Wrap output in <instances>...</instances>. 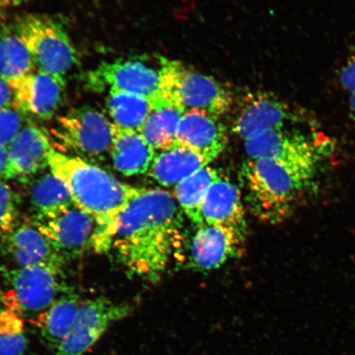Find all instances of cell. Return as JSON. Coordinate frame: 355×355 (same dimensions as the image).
<instances>
[{"label": "cell", "mask_w": 355, "mask_h": 355, "mask_svg": "<svg viewBox=\"0 0 355 355\" xmlns=\"http://www.w3.org/2000/svg\"><path fill=\"white\" fill-rule=\"evenodd\" d=\"M159 96L184 111H203L220 117L234 104L232 93L215 78L164 58Z\"/></svg>", "instance_id": "cell-5"}, {"label": "cell", "mask_w": 355, "mask_h": 355, "mask_svg": "<svg viewBox=\"0 0 355 355\" xmlns=\"http://www.w3.org/2000/svg\"><path fill=\"white\" fill-rule=\"evenodd\" d=\"M155 153L140 132L114 125L110 157L121 174L135 176L148 173Z\"/></svg>", "instance_id": "cell-19"}, {"label": "cell", "mask_w": 355, "mask_h": 355, "mask_svg": "<svg viewBox=\"0 0 355 355\" xmlns=\"http://www.w3.org/2000/svg\"><path fill=\"white\" fill-rule=\"evenodd\" d=\"M220 176L216 168L207 166L195 172L174 188V197L184 214L197 225H203L202 204L211 185Z\"/></svg>", "instance_id": "cell-24"}, {"label": "cell", "mask_w": 355, "mask_h": 355, "mask_svg": "<svg viewBox=\"0 0 355 355\" xmlns=\"http://www.w3.org/2000/svg\"><path fill=\"white\" fill-rule=\"evenodd\" d=\"M243 241L241 235L224 226H200L191 243V263L198 270L219 268L238 254Z\"/></svg>", "instance_id": "cell-16"}, {"label": "cell", "mask_w": 355, "mask_h": 355, "mask_svg": "<svg viewBox=\"0 0 355 355\" xmlns=\"http://www.w3.org/2000/svg\"><path fill=\"white\" fill-rule=\"evenodd\" d=\"M62 266L39 264L7 270L3 273V302L22 319L37 323L42 315L68 291L61 277Z\"/></svg>", "instance_id": "cell-4"}, {"label": "cell", "mask_w": 355, "mask_h": 355, "mask_svg": "<svg viewBox=\"0 0 355 355\" xmlns=\"http://www.w3.org/2000/svg\"><path fill=\"white\" fill-rule=\"evenodd\" d=\"M152 101V110L140 132L155 150L171 148L177 144V132L184 111L161 96Z\"/></svg>", "instance_id": "cell-21"}, {"label": "cell", "mask_w": 355, "mask_h": 355, "mask_svg": "<svg viewBox=\"0 0 355 355\" xmlns=\"http://www.w3.org/2000/svg\"><path fill=\"white\" fill-rule=\"evenodd\" d=\"M24 127V117L19 110H0V145L8 148Z\"/></svg>", "instance_id": "cell-29"}, {"label": "cell", "mask_w": 355, "mask_h": 355, "mask_svg": "<svg viewBox=\"0 0 355 355\" xmlns=\"http://www.w3.org/2000/svg\"><path fill=\"white\" fill-rule=\"evenodd\" d=\"M49 168L68 187L75 205L96 220L92 248L108 251L115 221L144 188L123 183L95 164L55 149L49 157Z\"/></svg>", "instance_id": "cell-2"}, {"label": "cell", "mask_w": 355, "mask_h": 355, "mask_svg": "<svg viewBox=\"0 0 355 355\" xmlns=\"http://www.w3.org/2000/svg\"><path fill=\"white\" fill-rule=\"evenodd\" d=\"M26 346L22 318L12 309L0 310V355H24Z\"/></svg>", "instance_id": "cell-27"}, {"label": "cell", "mask_w": 355, "mask_h": 355, "mask_svg": "<svg viewBox=\"0 0 355 355\" xmlns=\"http://www.w3.org/2000/svg\"><path fill=\"white\" fill-rule=\"evenodd\" d=\"M54 146L46 133L33 124L22 128L8 146L11 170L16 178L25 180L49 167V157Z\"/></svg>", "instance_id": "cell-18"}, {"label": "cell", "mask_w": 355, "mask_h": 355, "mask_svg": "<svg viewBox=\"0 0 355 355\" xmlns=\"http://www.w3.org/2000/svg\"><path fill=\"white\" fill-rule=\"evenodd\" d=\"M28 0H0V21L8 11L13 10L17 7L22 6Z\"/></svg>", "instance_id": "cell-33"}, {"label": "cell", "mask_w": 355, "mask_h": 355, "mask_svg": "<svg viewBox=\"0 0 355 355\" xmlns=\"http://www.w3.org/2000/svg\"><path fill=\"white\" fill-rule=\"evenodd\" d=\"M341 85L350 92H355V55L345 64L340 73Z\"/></svg>", "instance_id": "cell-30"}, {"label": "cell", "mask_w": 355, "mask_h": 355, "mask_svg": "<svg viewBox=\"0 0 355 355\" xmlns=\"http://www.w3.org/2000/svg\"><path fill=\"white\" fill-rule=\"evenodd\" d=\"M65 84L50 73L35 70L12 88V106L22 114L48 121L59 110Z\"/></svg>", "instance_id": "cell-13"}, {"label": "cell", "mask_w": 355, "mask_h": 355, "mask_svg": "<svg viewBox=\"0 0 355 355\" xmlns=\"http://www.w3.org/2000/svg\"><path fill=\"white\" fill-rule=\"evenodd\" d=\"M244 148L250 159H274L309 181L316 171V150L300 133L266 131L244 141Z\"/></svg>", "instance_id": "cell-9"}, {"label": "cell", "mask_w": 355, "mask_h": 355, "mask_svg": "<svg viewBox=\"0 0 355 355\" xmlns=\"http://www.w3.org/2000/svg\"><path fill=\"white\" fill-rule=\"evenodd\" d=\"M239 180L245 201L256 218L279 224L290 216L299 193L309 180L272 159H248Z\"/></svg>", "instance_id": "cell-3"}, {"label": "cell", "mask_w": 355, "mask_h": 355, "mask_svg": "<svg viewBox=\"0 0 355 355\" xmlns=\"http://www.w3.org/2000/svg\"><path fill=\"white\" fill-rule=\"evenodd\" d=\"M349 109L352 112L353 117L355 119V92L352 93L349 98Z\"/></svg>", "instance_id": "cell-34"}, {"label": "cell", "mask_w": 355, "mask_h": 355, "mask_svg": "<svg viewBox=\"0 0 355 355\" xmlns=\"http://www.w3.org/2000/svg\"><path fill=\"white\" fill-rule=\"evenodd\" d=\"M177 144L195 150L211 163L227 146L228 132L219 117L203 111H189L181 119Z\"/></svg>", "instance_id": "cell-14"}, {"label": "cell", "mask_w": 355, "mask_h": 355, "mask_svg": "<svg viewBox=\"0 0 355 355\" xmlns=\"http://www.w3.org/2000/svg\"><path fill=\"white\" fill-rule=\"evenodd\" d=\"M288 106L266 92H251L243 97L233 123V132L244 141L273 130H282L292 121Z\"/></svg>", "instance_id": "cell-12"}, {"label": "cell", "mask_w": 355, "mask_h": 355, "mask_svg": "<svg viewBox=\"0 0 355 355\" xmlns=\"http://www.w3.org/2000/svg\"><path fill=\"white\" fill-rule=\"evenodd\" d=\"M2 244L17 268L39 264L62 266L64 263L63 257L32 220L17 225Z\"/></svg>", "instance_id": "cell-17"}, {"label": "cell", "mask_w": 355, "mask_h": 355, "mask_svg": "<svg viewBox=\"0 0 355 355\" xmlns=\"http://www.w3.org/2000/svg\"><path fill=\"white\" fill-rule=\"evenodd\" d=\"M32 221L63 257L82 256L93 242L97 224L76 205L51 216L33 217Z\"/></svg>", "instance_id": "cell-11"}, {"label": "cell", "mask_w": 355, "mask_h": 355, "mask_svg": "<svg viewBox=\"0 0 355 355\" xmlns=\"http://www.w3.org/2000/svg\"><path fill=\"white\" fill-rule=\"evenodd\" d=\"M13 105V92L8 83L0 77V110L10 108Z\"/></svg>", "instance_id": "cell-32"}, {"label": "cell", "mask_w": 355, "mask_h": 355, "mask_svg": "<svg viewBox=\"0 0 355 355\" xmlns=\"http://www.w3.org/2000/svg\"><path fill=\"white\" fill-rule=\"evenodd\" d=\"M30 202L33 217L51 216L75 206L68 187L51 171L35 182L31 190Z\"/></svg>", "instance_id": "cell-25"}, {"label": "cell", "mask_w": 355, "mask_h": 355, "mask_svg": "<svg viewBox=\"0 0 355 355\" xmlns=\"http://www.w3.org/2000/svg\"><path fill=\"white\" fill-rule=\"evenodd\" d=\"M106 107L114 125L140 132L152 110V101L132 93L110 90Z\"/></svg>", "instance_id": "cell-26"}, {"label": "cell", "mask_w": 355, "mask_h": 355, "mask_svg": "<svg viewBox=\"0 0 355 355\" xmlns=\"http://www.w3.org/2000/svg\"><path fill=\"white\" fill-rule=\"evenodd\" d=\"M35 69L33 57L12 24L0 21V77L12 88Z\"/></svg>", "instance_id": "cell-22"}, {"label": "cell", "mask_w": 355, "mask_h": 355, "mask_svg": "<svg viewBox=\"0 0 355 355\" xmlns=\"http://www.w3.org/2000/svg\"><path fill=\"white\" fill-rule=\"evenodd\" d=\"M1 304H3V291L1 290V286H0V310H1Z\"/></svg>", "instance_id": "cell-35"}, {"label": "cell", "mask_w": 355, "mask_h": 355, "mask_svg": "<svg viewBox=\"0 0 355 355\" xmlns=\"http://www.w3.org/2000/svg\"><path fill=\"white\" fill-rule=\"evenodd\" d=\"M17 198L15 191L0 180V243H3L17 227Z\"/></svg>", "instance_id": "cell-28"}, {"label": "cell", "mask_w": 355, "mask_h": 355, "mask_svg": "<svg viewBox=\"0 0 355 355\" xmlns=\"http://www.w3.org/2000/svg\"><path fill=\"white\" fill-rule=\"evenodd\" d=\"M201 215L204 225L224 226L244 239L247 232L241 190L232 181L220 176L204 198Z\"/></svg>", "instance_id": "cell-15"}, {"label": "cell", "mask_w": 355, "mask_h": 355, "mask_svg": "<svg viewBox=\"0 0 355 355\" xmlns=\"http://www.w3.org/2000/svg\"><path fill=\"white\" fill-rule=\"evenodd\" d=\"M184 223L174 195L144 189L115 221L108 251L132 276L157 282L183 247Z\"/></svg>", "instance_id": "cell-1"}, {"label": "cell", "mask_w": 355, "mask_h": 355, "mask_svg": "<svg viewBox=\"0 0 355 355\" xmlns=\"http://www.w3.org/2000/svg\"><path fill=\"white\" fill-rule=\"evenodd\" d=\"M81 302L76 293L69 290L39 319L42 338L54 352L72 327Z\"/></svg>", "instance_id": "cell-23"}, {"label": "cell", "mask_w": 355, "mask_h": 355, "mask_svg": "<svg viewBox=\"0 0 355 355\" xmlns=\"http://www.w3.org/2000/svg\"><path fill=\"white\" fill-rule=\"evenodd\" d=\"M210 164L201 155L176 144L155 153L148 175L164 187H175L202 168Z\"/></svg>", "instance_id": "cell-20"}, {"label": "cell", "mask_w": 355, "mask_h": 355, "mask_svg": "<svg viewBox=\"0 0 355 355\" xmlns=\"http://www.w3.org/2000/svg\"><path fill=\"white\" fill-rule=\"evenodd\" d=\"M131 312L130 304L116 303L104 297L82 301L72 327L54 355H83L112 324Z\"/></svg>", "instance_id": "cell-8"}, {"label": "cell", "mask_w": 355, "mask_h": 355, "mask_svg": "<svg viewBox=\"0 0 355 355\" xmlns=\"http://www.w3.org/2000/svg\"><path fill=\"white\" fill-rule=\"evenodd\" d=\"M12 26L37 69L65 82L66 75L76 64L77 53L63 26L41 13L17 16Z\"/></svg>", "instance_id": "cell-6"}, {"label": "cell", "mask_w": 355, "mask_h": 355, "mask_svg": "<svg viewBox=\"0 0 355 355\" xmlns=\"http://www.w3.org/2000/svg\"><path fill=\"white\" fill-rule=\"evenodd\" d=\"M114 132V123L103 113L83 106L58 118L50 135L59 152L92 163L110 157Z\"/></svg>", "instance_id": "cell-7"}, {"label": "cell", "mask_w": 355, "mask_h": 355, "mask_svg": "<svg viewBox=\"0 0 355 355\" xmlns=\"http://www.w3.org/2000/svg\"><path fill=\"white\" fill-rule=\"evenodd\" d=\"M161 66L154 67L145 60L105 62L89 73V85L96 91H122L152 101L159 95Z\"/></svg>", "instance_id": "cell-10"}, {"label": "cell", "mask_w": 355, "mask_h": 355, "mask_svg": "<svg viewBox=\"0 0 355 355\" xmlns=\"http://www.w3.org/2000/svg\"><path fill=\"white\" fill-rule=\"evenodd\" d=\"M15 179L11 170L7 146L0 145V180Z\"/></svg>", "instance_id": "cell-31"}]
</instances>
